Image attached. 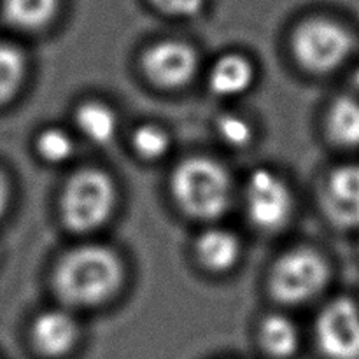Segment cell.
Masks as SVG:
<instances>
[{
	"mask_svg": "<svg viewBox=\"0 0 359 359\" xmlns=\"http://www.w3.org/2000/svg\"><path fill=\"white\" fill-rule=\"evenodd\" d=\"M25 74L23 53L9 44H0V105L16 95Z\"/></svg>",
	"mask_w": 359,
	"mask_h": 359,
	"instance_id": "obj_17",
	"label": "cell"
},
{
	"mask_svg": "<svg viewBox=\"0 0 359 359\" xmlns=\"http://www.w3.org/2000/svg\"><path fill=\"white\" fill-rule=\"evenodd\" d=\"M163 13L172 16H195L205 6V0H151Z\"/></svg>",
	"mask_w": 359,
	"mask_h": 359,
	"instance_id": "obj_21",
	"label": "cell"
},
{
	"mask_svg": "<svg viewBox=\"0 0 359 359\" xmlns=\"http://www.w3.org/2000/svg\"><path fill=\"white\" fill-rule=\"evenodd\" d=\"M217 130H219L221 139L233 147H244L251 142V126L245 119L238 118V116H221L219 121H217Z\"/></svg>",
	"mask_w": 359,
	"mask_h": 359,
	"instance_id": "obj_20",
	"label": "cell"
},
{
	"mask_svg": "<svg viewBox=\"0 0 359 359\" xmlns=\"http://www.w3.org/2000/svg\"><path fill=\"white\" fill-rule=\"evenodd\" d=\"M325 207L337 224L353 228L359 224V167H340L325 186Z\"/></svg>",
	"mask_w": 359,
	"mask_h": 359,
	"instance_id": "obj_9",
	"label": "cell"
},
{
	"mask_svg": "<svg viewBox=\"0 0 359 359\" xmlns=\"http://www.w3.org/2000/svg\"><path fill=\"white\" fill-rule=\"evenodd\" d=\"M262 346L270 356L277 359L291 358L298 351L300 337L293 323L283 316H270L262 323L259 330Z\"/></svg>",
	"mask_w": 359,
	"mask_h": 359,
	"instance_id": "obj_15",
	"label": "cell"
},
{
	"mask_svg": "<svg viewBox=\"0 0 359 359\" xmlns=\"http://www.w3.org/2000/svg\"><path fill=\"white\" fill-rule=\"evenodd\" d=\"M198 60L184 42L165 41L153 46L144 56V70L161 88H179L191 81Z\"/></svg>",
	"mask_w": 359,
	"mask_h": 359,
	"instance_id": "obj_8",
	"label": "cell"
},
{
	"mask_svg": "<svg viewBox=\"0 0 359 359\" xmlns=\"http://www.w3.org/2000/svg\"><path fill=\"white\" fill-rule=\"evenodd\" d=\"M133 147L146 160H158L165 156L170 147L167 132L156 125H144L133 133Z\"/></svg>",
	"mask_w": 359,
	"mask_h": 359,
	"instance_id": "obj_18",
	"label": "cell"
},
{
	"mask_svg": "<svg viewBox=\"0 0 359 359\" xmlns=\"http://www.w3.org/2000/svg\"><path fill=\"white\" fill-rule=\"evenodd\" d=\"M37 151L49 163H63L72 156L74 142L63 130L49 128L39 135Z\"/></svg>",
	"mask_w": 359,
	"mask_h": 359,
	"instance_id": "obj_19",
	"label": "cell"
},
{
	"mask_svg": "<svg viewBox=\"0 0 359 359\" xmlns=\"http://www.w3.org/2000/svg\"><path fill=\"white\" fill-rule=\"evenodd\" d=\"M245 207L255 226L265 231H276L290 219V189L277 174L266 168H258L249 175L245 186Z\"/></svg>",
	"mask_w": 359,
	"mask_h": 359,
	"instance_id": "obj_6",
	"label": "cell"
},
{
	"mask_svg": "<svg viewBox=\"0 0 359 359\" xmlns=\"http://www.w3.org/2000/svg\"><path fill=\"white\" fill-rule=\"evenodd\" d=\"M198 258L207 269L214 272H226L237 263L241 244L237 237L226 230H209L196 244Z\"/></svg>",
	"mask_w": 359,
	"mask_h": 359,
	"instance_id": "obj_12",
	"label": "cell"
},
{
	"mask_svg": "<svg viewBox=\"0 0 359 359\" xmlns=\"http://www.w3.org/2000/svg\"><path fill=\"white\" fill-rule=\"evenodd\" d=\"M328 130L332 139L340 146L359 144V104L349 97L333 102L328 114Z\"/></svg>",
	"mask_w": 359,
	"mask_h": 359,
	"instance_id": "obj_16",
	"label": "cell"
},
{
	"mask_svg": "<svg viewBox=\"0 0 359 359\" xmlns=\"http://www.w3.org/2000/svg\"><path fill=\"white\" fill-rule=\"evenodd\" d=\"M60 0H4V16L13 27L39 30L51 23Z\"/></svg>",
	"mask_w": 359,
	"mask_h": 359,
	"instance_id": "obj_13",
	"label": "cell"
},
{
	"mask_svg": "<svg viewBox=\"0 0 359 359\" xmlns=\"http://www.w3.org/2000/svg\"><path fill=\"white\" fill-rule=\"evenodd\" d=\"M356 84L359 86V70H358V74H356Z\"/></svg>",
	"mask_w": 359,
	"mask_h": 359,
	"instance_id": "obj_23",
	"label": "cell"
},
{
	"mask_svg": "<svg viewBox=\"0 0 359 359\" xmlns=\"http://www.w3.org/2000/svg\"><path fill=\"white\" fill-rule=\"evenodd\" d=\"M118 256L100 245L74 249L60 262L55 273L58 297L74 307H91L111 298L121 284Z\"/></svg>",
	"mask_w": 359,
	"mask_h": 359,
	"instance_id": "obj_1",
	"label": "cell"
},
{
	"mask_svg": "<svg viewBox=\"0 0 359 359\" xmlns=\"http://www.w3.org/2000/svg\"><path fill=\"white\" fill-rule=\"evenodd\" d=\"M79 337V328L72 316L63 311H49L37 318L32 328L35 349L48 358L65 356Z\"/></svg>",
	"mask_w": 359,
	"mask_h": 359,
	"instance_id": "obj_10",
	"label": "cell"
},
{
	"mask_svg": "<svg viewBox=\"0 0 359 359\" xmlns=\"http://www.w3.org/2000/svg\"><path fill=\"white\" fill-rule=\"evenodd\" d=\"M353 37L332 20H309L293 35V53L300 65L312 72H330L349 56Z\"/></svg>",
	"mask_w": 359,
	"mask_h": 359,
	"instance_id": "obj_5",
	"label": "cell"
},
{
	"mask_svg": "<svg viewBox=\"0 0 359 359\" xmlns=\"http://www.w3.org/2000/svg\"><path fill=\"white\" fill-rule=\"evenodd\" d=\"M318 342L330 359H359V311L351 300H335L321 312Z\"/></svg>",
	"mask_w": 359,
	"mask_h": 359,
	"instance_id": "obj_7",
	"label": "cell"
},
{
	"mask_svg": "<svg viewBox=\"0 0 359 359\" xmlns=\"http://www.w3.org/2000/svg\"><path fill=\"white\" fill-rule=\"evenodd\" d=\"M116 205V188L100 170H81L67 182L62 196V217L67 228L77 233L97 230Z\"/></svg>",
	"mask_w": 359,
	"mask_h": 359,
	"instance_id": "obj_3",
	"label": "cell"
},
{
	"mask_svg": "<svg viewBox=\"0 0 359 359\" xmlns=\"http://www.w3.org/2000/svg\"><path fill=\"white\" fill-rule=\"evenodd\" d=\"M255 79L252 65L238 55H226L214 63L209 74V86L219 97H235L251 86Z\"/></svg>",
	"mask_w": 359,
	"mask_h": 359,
	"instance_id": "obj_11",
	"label": "cell"
},
{
	"mask_svg": "<svg viewBox=\"0 0 359 359\" xmlns=\"http://www.w3.org/2000/svg\"><path fill=\"white\" fill-rule=\"evenodd\" d=\"M328 277V265L318 252L312 249H294L276 263L270 277V290L283 304H304L321 293Z\"/></svg>",
	"mask_w": 359,
	"mask_h": 359,
	"instance_id": "obj_4",
	"label": "cell"
},
{
	"mask_svg": "<svg viewBox=\"0 0 359 359\" xmlns=\"http://www.w3.org/2000/svg\"><path fill=\"white\" fill-rule=\"evenodd\" d=\"M7 195H9V191H7V182L6 179H4V175L0 174V216H2L4 210H6Z\"/></svg>",
	"mask_w": 359,
	"mask_h": 359,
	"instance_id": "obj_22",
	"label": "cell"
},
{
	"mask_svg": "<svg viewBox=\"0 0 359 359\" xmlns=\"http://www.w3.org/2000/svg\"><path fill=\"white\" fill-rule=\"evenodd\" d=\"M172 193L186 214L196 219H214L230 205V177L216 161L191 158L174 170Z\"/></svg>",
	"mask_w": 359,
	"mask_h": 359,
	"instance_id": "obj_2",
	"label": "cell"
},
{
	"mask_svg": "<svg viewBox=\"0 0 359 359\" xmlns=\"http://www.w3.org/2000/svg\"><path fill=\"white\" fill-rule=\"evenodd\" d=\"M76 123L86 139L100 146L112 142L118 132V119L112 109L98 102L81 105L76 114Z\"/></svg>",
	"mask_w": 359,
	"mask_h": 359,
	"instance_id": "obj_14",
	"label": "cell"
}]
</instances>
